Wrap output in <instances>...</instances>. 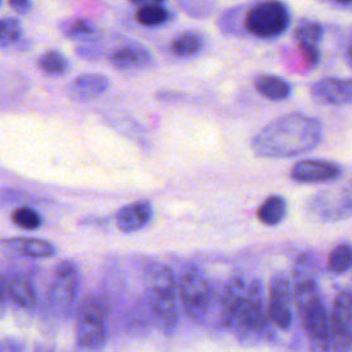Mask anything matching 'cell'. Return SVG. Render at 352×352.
<instances>
[{
    "label": "cell",
    "instance_id": "cell-1",
    "mask_svg": "<svg viewBox=\"0 0 352 352\" xmlns=\"http://www.w3.org/2000/svg\"><path fill=\"white\" fill-rule=\"evenodd\" d=\"M323 128L318 118L304 113L280 116L263 126L250 142V148L260 158H290L319 146Z\"/></svg>",
    "mask_w": 352,
    "mask_h": 352
},
{
    "label": "cell",
    "instance_id": "cell-2",
    "mask_svg": "<svg viewBox=\"0 0 352 352\" xmlns=\"http://www.w3.org/2000/svg\"><path fill=\"white\" fill-rule=\"evenodd\" d=\"M144 278L147 283V308L158 327L164 331H170L179 319L175 275L168 265L150 261L144 267Z\"/></svg>",
    "mask_w": 352,
    "mask_h": 352
},
{
    "label": "cell",
    "instance_id": "cell-3",
    "mask_svg": "<svg viewBox=\"0 0 352 352\" xmlns=\"http://www.w3.org/2000/svg\"><path fill=\"white\" fill-rule=\"evenodd\" d=\"M292 21L287 6L282 1H257L246 4L243 32L261 40L282 36Z\"/></svg>",
    "mask_w": 352,
    "mask_h": 352
},
{
    "label": "cell",
    "instance_id": "cell-4",
    "mask_svg": "<svg viewBox=\"0 0 352 352\" xmlns=\"http://www.w3.org/2000/svg\"><path fill=\"white\" fill-rule=\"evenodd\" d=\"M106 304L96 296L85 297L77 308L76 338L84 351H99L106 341Z\"/></svg>",
    "mask_w": 352,
    "mask_h": 352
},
{
    "label": "cell",
    "instance_id": "cell-5",
    "mask_svg": "<svg viewBox=\"0 0 352 352\" xmlns=\"http://www.w3.org/2000/svg\"><path fill=\"white\" fill-rule=\"evenodd\" d=\"M177 294L184 312L192 320H201L210 305L212 289L206 274L197 265L184 268L179 283Z\"/></svg>",
    "mask_w": 352,
    "mask_h": 352
},
{
    "label": "cell",
    "instance_id": "cell-6",
    "mask_svg": "<svg viewBox=\"0 0 352 352\" xmlns=\"http://www.w3.org/2000/svg\"><path fill=\"white\" fill-rule=\"evenodd\" d=\"M80 283V272L77 264L72 260H62L52 275L48 301L58 311H67L73 305Z\"/></svg>",
    "mask_w": 352,
    "mask_h": 352
},
{
    "label": "cell",
    "instance_id": "cell-7",
    "mask_svg": "<svg viewBox=\"0 0 352 352\" xmlns=\"http://www.w3.org/2000/svg\"><path fill=\"white\" fill-rule=\"evenodd\" d=\"M267 318L268 314H265L264 307L263 285L258 279H254L246 287L245 297L234 316L232 323L242 330L260 331L265 327Z\"/></svg>",
    "mask_w": 352,
    "mask_h": 352
},
{
    "label": "cell",
    "instance_id": "cell-8",
    "mask_svg": "<svg viewBox=\"0 0 352 352\" xmlns=\"http://www.w3.org/2000/svg\"><path fill=\"white\" fill-rule=\"evenodd\" d=\"M312 216L322 221H338L352 216V194L346 190H327L308 204Z\"/></svg>",
    "mask_w": 352,
    "mask_h": 352
},
{
    "label": "cell",
    "instance_id": "cell-9",
    "mask_svg": "<svg viewBox=\"0 0 352 352\" xmlns=\"http://www.w3.org/2000/svg\"><path fill=\"white\" fill-rule=\"evenodd\" d=\"M292 289L287 276L282 272L275 274L268 287V319L279 329H287L292 323Z\"/></svg>",
    "mask_w": 352,
    "mask_h": 352
},
{
    "label": "cell",
    "instance_id": "cell-10",
    "mask_svg": "<svg viewBox=\"0 0 352 352\" xmlns=\"http://www.w3.org/2000/svg\"><path fill=\"white\" fill-rule=\"evenodd\" d=\"M331 340L338 352H348L352 346V293H340L333 302Z\"/></svg>",
    "mask_w": 352,
    "mask_h": 352
},
{
    "label": "cell",
    "instance_id": "cell-11",
    "mask_svg": "<svg viewBox=\"0 0 352 352\" xmlns=\"http://www.w3.org/2000/svg\"><path fill=\"white\" fill-rule=\"evenodd\" d=\"M341 175V168L326 160H301L290 169V177L296 183H327Z\"/></svg>",
    "mask_w": 352,
    "mask_h": 352
},
{
    "label": "cell",
    "instance_id": "cell-12",
    "mask_svg": "<svg viewBox=\"0 0 352 352\" xmlns=\"http://www.w3.org/2000/svg\"><path fill=\"white\" fill-rule=\"evenodd\" d=\"M153 216L154 208L151 202L140 199L121 206L114 214V223L121 232L131 234L144 228L153 220Z\"/></svg>",
    "mask_w": 352,
    "mask_h": 352
},
{
    "label": "cell",
    "instance_id": "cell-13",
    "mask_svg": "<svg viewBox=\"0 0 352 352\" xmlns=\"http://www.w3.org/2000/svg\"><path fill=\"white\" fill-rule=\"evenodd\" d=\"M311 95L326 104H352V80L324 77L311 85Z\"/></svg>",
    "mask_w": 352,
    "mask_h": 352
},
{
    "label": "cell",
    "instance_id": "cell-14",
    "mask_svg": "<svg viewBox=\"0 0 352 352\" xmlns=\"http://www.w3.org/2000/svg\"><path fill=\"white\" fill-rule=\"evenodd\" d=\"M110 65L118 70H138L154 63V56L148 48L139 43H125L107 55Z\"/></svg>",
    "mask_w": 352,
    "mask_h": 352
},
{
    "label": "cell",
    "instance_id": "cell-15",
    "mask_svg": "<svg viewBox=\"0 0 352 352\" xmlns=\"http://www.w3.org/2000/svg\"><path fill=\"white\" fill-rule=\"evenodd\" d=\"M3 250L10 254H16L28 258H50L55 256L56 248L50 241L41 238L14 236L1 241Z\"/></svg>",
    "mask_w": 352,
    "mask_h": 352
},
{
    "label": "cell",
    "instance_id": "cell-16",
    "mask_svg": "<svg viewBox=\"0 0 352 352\" xmlns=\"http://www.w3.org/2000/svg\"><path fill=\"white\" fill-rule=\"evenodd\" d=\"M3 296H8L10 300L22 308H33L37 302V296L32 280L18 272L4 274L1 278Z\"/></svg>",
    "mask_w": 352,
    "mask_h": 352
},
{
    "label": "cell",
    "instance_id": "cell-17",
    "mask_svg": "<svg viewBox=\"0 0 352 352\" xmlns=\"http://www.w3.org/2000/svg\"><path fill=\"white\" fill-rule=\"evenodd\" d=\"M294 38L307 62L315 66L319 62V44L323 38V26L316 21H301L294 29Z\"/></svg>",
    "mask_w": 352,
    "mask_h": 352
},
{
    "label": "cell",
    "instance_id": "cell-18",
    "mask_svg": "<svg viewBox=\"0 0 352 352\" xmlns=\"http://www.w3.org/2000/svg\"><path fill=\"white\" fill-rule=\"evenodd\" d=\"M110 87V80L104 74L84 73L70 81L67 94L74 100H91L103 95Z\"/></svg>",
    "mask_w": 352,
    "mask_h": 352
},
{
    "label": "cell",
    "instance_id": "cell-19",
    "mask_svg": "<svg viewBox=\"0 0 352 352\" xmlns=\"http://www.w3.org/2000/svg\"><path fill=\"white\" fill-rule=\"evenodd\" d=\"M254 89L264 98L275 102L286 100L292 95V85L287 80L270 73H263L253 80Z\"/></svg>",
    "mask_w": 352,
    "mask_h": 352
},
{
    "label": "cell",
    "instance_id": "cell-20",
    "mask_svg": "<svg viewBox=\"0 0 352 352\" xmlns=\"http://www.w3.org/2000/svg\"><path fill=\"white\" fill-rule=\"evenodd\" d=\"M138 7L135 21L144 28H157L165 25L170 18V11L162 1H133Z\"/></svg>",
    "mask_w": 352,
    "mask_h": 352
},
{
    "label": "cell",
    "instance_id": "cell-21",
    "mask_svg": "<svg viewBox=\"0 0 352 352\" xmlns=\"http://www.w3.org/2000/svg\"><path fill=\"white\" fill-rule=\"evenodd\" d=\"M246 287L243 279L239 276H234L226 285L223 296H221V312L226 323H232L234 316L245 297Z\"/></svg>",
    "mask_w": 352,
    "mask_h": 352
},
{
    "label": "cell",
    "instance_id": "cell-22",
    "mask_svg": "<svg viewBox=\"0 0 352 352\" xmlns=\"http://www.w3.org/2000/svg\"><path fill=\"white\" fill-rule=\"evenodd\" d=\"M287 214V202L282 195H270L256 210V217L260 223L268 227L278 226Z\"/></svg>",
    "mask_w": 352,
    "mask_h": 352
},
{
    "label": "cell",
    "instance_id": "cell-23",
    "mask_svg": "<svg viewBox=\"0 0 352 352\" xmlns=\"http://www.w3.org/2000/svg\"><path fill=\"white\" fill-rule=\"evenodd\" d=\"M205 45L204 36L199 32L187 30L176 36L170 43V51L179 58H191L198 55Z\"/></svg>",
    "mask_w": 352,
    "mask_h": 352
},
{
    "label": "cell",
    "instance_id": "cell-24",
    "mask_svg": "<svg viewBox=\"0 0 352 352\" xmlns=\"http://www.w3.org/2000/svg\"><path fill=\"white\" fill-rule=\"evenodd\" d=\"M37 67L48 76H63L69 72V59L58 50H50L37 58Z\"/></svg>",
    "mask_w": 352,
    "mask_h": 352
},
{
    "label": "cell",
    "instance_id": "cell-25",
    "mask_svg": "<svg viewBox=\"0 0 352 352\" xmlns=\"http://www.w3.org/2000/svg\"><path fill=\"white\" fill-rule=\"evenodd\" d=\"M62 36L70 40H88L95 34V26L85 18L77 16L65 19L58 26Z\"/></svg>",
    "mask_w": 352,
    "mask_h": 352
},
{
    "label": "cell",
    "instance_id": "cell-26",
    "mask_svg": "<svg viewBox=\"0 0 352 352\" xmlns=\"http://www.w3.org/2000/svg\"><path fill=\"white\" fill-rule=\"evenodd\" d=\"M246 4H239L235 7H231L223 12L221 16L217 19V28L224 34L238 36L242 34L243 30V14H245Z\"/></svg>",
    "mask_w": 352,
    "mask_h": 352
},
{
    "label": "cell",
    "instance_id": "cell-27",
    "mask_svg": "<svg viewBox=\"0 0 352 352\" xmlns=\"http://www.w3.org/2000/svg\"><path fill=\"white\" fill-rule=\"evenodd\" d=\"M23 40L21 22L14 16H4L0 21V45L3 50L18 45Z\"/></svg>",
    "mask_w": 352,
    "mask_h": 352
},
{
    "label": "cell",
    "instance_id": "cell-28",
    "mask_svg": "<svg viewBox=\"0 0 352 352\" xmlns=\"http://www.w3.org/2000/svg\"><path fill=\"white\" fill-rule=\"evenodd\" d=\"M352 267V246L348 243L337 245L327 256V268L334 274H342Z\"/></svg>",
    "mask_w": 352,
    "mask_h": 352
},
{
    "label": "cell",
    "instance_id": "cell-29",
    "mask_svg": "<svg viewBox=\"0 0 352 352\" xmlns=\"http://www.w3.org/2000/svg\"><path fill=\"white\" fill-rule=\"evenodd\" d=\"M11 220L16 227L26 231H34L43 224L41 214L34 208L28 205L14 209L11 213Z\"/></svg>",
    "mask_w": 352,
    "mask_h": 352
},
{
    "label": "cell",
    "instance_id": "cell-30",
    "mask_svg": "<svg viewBox=\"0 0 352 352\" xmlns=\"http://www.w3.org/2000/svg\"><path fill=\"white\" fill-rule=\"evenodd\" d=\"M177 6L186 15L194 19H205L214 12L217 3L212 0H182Z\"/></svg>",
    "mask_w": 352,
    "mask_h": 352
},
{
    "label": "cell",
    "instance_id": "cell-31",
    "mask_svg": "<svg viewBox=\"0 0 352 352\" xmlns=\"http://www.w3.org/2000/svg\"><path fill=\"white\" fill-rule=\"evenodd\" d=\"M8 6H10L16 14H28L29 10L33 7L32 1H28V0H10Z\"/></svg>",
    "mask_w": 352,
    "mask_h": 352
},
{
    "label": "cell",
    "instance_id": "cell-32",
    "mask_svg": "<svg viewBox=\"0 0 352 352\" xmlns=\"http://www.w3.org/2000/svg\"><path fill=\"white\" fill-rule=\"evenodd\" d=\"M80 224H85V226H95V227H100L104 226L107 223V217H102V216H87L80 219L78 221Z\"/></svg>",
    "mask_w": 352,
    "mask_h": 352
},
{
    "label": "cell",
    "instance_id": "cell-33",
    "mask_svg": "<svg viewBox=\"0 0 352 352\" xmlns=\"http://www.w3.org/2000/svg\"><path fill=\"white\" fill-rule=\"evenodd\" d=\"M346 58H348V62H349V65L352 66V44L348 47V51H346Z\"/></svg>",
    "mask_w": 352,
    "mask_h": 352
}]
</instances>
